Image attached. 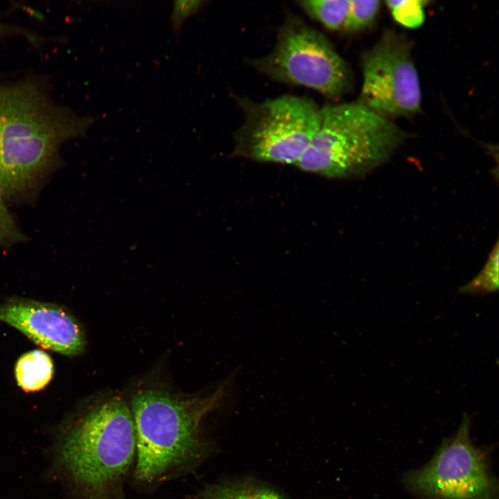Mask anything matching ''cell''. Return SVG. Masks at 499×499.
I'll return each instance as SVG.
<instances>
[{"label":"cell","instance_id":"17","mask_svg":"<svg viewBox=\"0 0 499 499\" xmlns=\"http://www.w3.org/2000/svg\"><path fill=\"white\" fill-rule=\"evenodd\" d=\"M26 239L7 208L0 186V246L9 247Z\"/></svg>","mask_w":499,"mask_h":499},{"label":"cell","instance_id":"15","mask_svg":"<svg viewBox=\"0 0 499 499\" xmlns=\"http://www.w3.org/2000/svg\"><path fill=\"white\" fill-rule=\"evenodd\" d=\"M380 3L379 1H350L344 30L352 33L369 26L376 17Z\"/></svg>","mask_w":499,"mask_h":499},{"label":"cell","instance_id":"12","mask_svg":"<svg viewBox=\"0 0 499 499\" xmlns=\"http://www.w3.org/2000/svg\"><path fill=\"white\" fill-rule=\"evenodd\" d=\"M498 243L496 242L479 274L459 289L462 294L487 295L498 288Z\"/></svg>","mask_w":499,"mask_h":499},{"label":"cell","instance_id":"9","mask_svg":"<svg viewBox=\"0 0 499 499\" xmlns=\"http://www.w3.org/2000/svg\"><path fill=\"white\" fill-rule=\"evenodd\" d=\"M0 322L40 347L64 356L80 354L86 346L84 331L77 319L55 304L12 297L0 305Z\"/></svg>","mask_w":499,"mask_h":499},{"label":"cell","instance_id":"14","mask_svg":"<svg viewBox=\"0 0 499 499\" xmlns=\"http://www.w3.org/2000/svg\"><path fill=\"white\" fill-rule=\"evenodd\" d=\"M385 3L394 20L406 28H418L424 21L423 1L394 0Z\"/></svg>","mask_w":499,"mask_h":499},{"label":"cell","instance_id":"6","mask_svg":"<svg viewBox=\"0 0 499 499\" xmlns=\"http://www.w3.org/2000/svg\"><path fill=\"white\" fill-rule=\"evenodd\" d=\"M250 64L275 81L306 87L333 99L351 84L348 66L328 38L295 15L286 17L272 51Z\"/></svg>","mask_w":499,"mask_h":499},{"label":"cell","instance_id":"18","mask_svg":"<svg viewBox=\"0 0 499 499\" xmlns=\"http://www.w3.org/2000/svg\"><path fill=\"white\" fill-rule=\"evenodd\" d=\"M3 28L2 27L1 24H0V33H1V31L3 30Z\"/></svg>","mask_w":499,"mask_h":499},{"label":"cell","instance_id":"13","mask_svg":"<svg viewBox=\"0 0 499 499\" xmlns=\"http://www.w3.org/2000/svg\"><path fill=\"white\" fill-rule=\"evenodd\" d=\"M207 499H284L266 487L244 484H226L213 489Z\"/></svg>","mask_w":499,"mask_h":499},{"label":"cell","instance_id":"10","mask_svg":"<svg viewBox=\"0 0 499 499\" xmlns=\"http://www.w3.org/2000/svg\"><path fill=\"white\" fill-rule=\"evenodd\" d=\"M53 375V363L49 355L40 349L21 355L15 367L17 385L26 392L44 388Z\"/></svg>","mask_w":499,"mask_h":499},{"label":"cell","instance_id":"8","mask_svg":"<svg viewBox=\"0 0 499 499\" xmlns=\"http://www.w3.org/2000/svg\"><path fill=\"white\" fill-rule=\"evenodd\" d=\"M361 104L387 117L406 116L421 109V91L408 42L387 30L362 56Z\"/></svg>","mask_w":499,"mask_h":499},{"label":"cell","instance_id":"16","mask_svg":"<svg viewBox=\"0 0 499 499\" xmlns=\"http://www.w3.org/2000/svg\"><path fill=\"white\" fill-rule=\"evenodd\" d=\"M209 3L203 0H176L173 3L170 17V28L177 39H179L184 22L190 17L198 15Z\"/></svg>","mask_w":499,"mask_h":499},{"label":"cell","instance_id":"4","mask_svg":"<svg viewBox=\"0 0 499 499\" xmlns=\"http://www.w3.org/2000/svg\"><path fill=\"white\" fill-rule=\"evenodd\" d=\"M220 395L216 392L185 399L153 389L137 392L130 405L136 437L135 478L152 482L200 455L201 423Z\"/></svg>","mask_w":499,"mask_h":499},{"label":"cell","instance_id":"5","mask_svg":"<svg viewBox=\"0 0 499 499\" xmlns=\"http://www.w3.org/2000/svg\"><path fill=\"white\" fill-rule=\"evenodd\" d=\"M237 101L243 121L234 134L231 155L295 166L316 132L320 107L310 98L295 95Z\"/></svg>","mask_w":499,"mask_h":499},{"label":"cell","instance_id":"7","mask_svg":"<svg viewBox=\"0 0 499 499\" xmlns=\"http://www.w3.org/2000/svg\"><path fill=\"white\" fill-rule=\"evenodd\" d=\"M470 418L423 466L405 478L410 490L425 499H497L498 486L487 455L470 439Z\"/></svg>","mask_w":499,"mask_h":499},{"label":"cell","instance_id":"11","mask_svg":"<svg viewBox=\"0 0 499 499\" xmlns=\"http://www.w3.org/2000/svg\"><path fill=\"white\" fill-rule=\"evenodd\" d=\"M297 4L307 15L327 30H344L350 1L305 0L297 1Z\"/></svg>","mask_w":499,"mask_h":499},{"label":"cell","instance_id":"3","mask_svg":"<svg viewBox=\"0 0 499 499\" xmlns=\"http://www.w3.org/2000/svg\"><path fill=\"white\" fill-rule=\"evenodd\" d=\"M406 135L359 101L326 104L320 107L316 132L295 167L327 179L360 177L387 161Z\"/></svg>","mask_w":499,"mask_h":499},{"label":"cell","instance_id":"1","mask_svg":"<svg viewBox=\"0 0 499 499\" xmlns=\"http://www.w3.org/2000/svg\"><path fill=\"white\" fill-rule=\"evenodd\" d=\"M96 118L53 104L28 81L0 87V186L6 201L27 198L55 166L61 145Z\"/></svg>","mask_w":499,"mask_h":499},{"label":"cell","instance_id":"2","mask_svg":"<svg viewBox=\"0 0 499 499\" xmlns=\"http://www.w3.org/2000/svg\"><path fill=\"white\" fill-rule=\"evenodd\" d=\"M56 456L88 499H112L135 462L130 405L114 396L90 408L62 432Z\"/></svg>","mask_w":499,"mask_h":499}]
</instances>
